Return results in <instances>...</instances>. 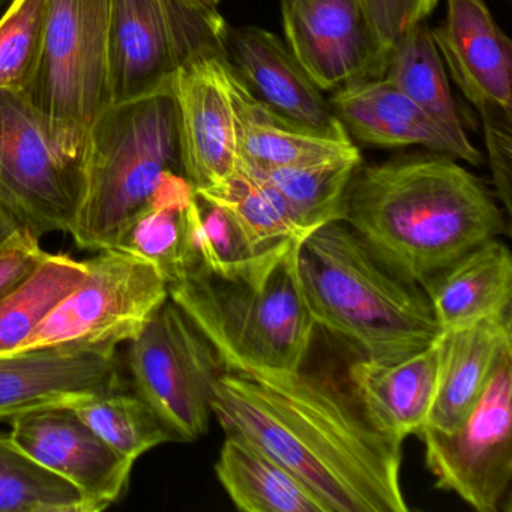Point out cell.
I'll list each match as a JSON object with an SVG mask.
<instances>
[{
  "instance_id": "cell-13",
  "label": "cell",
  "mask_w": 512,
  "mask_h": 512,
  "mask_svg": "<svg viewBox=\"0 0 512 512\" xmlns=\"http://www.w3.org/2000/svg\"><path fill=\"white\" fill-rule=\"evenodd\" d=\"M116 349L53 346L0 355V422L121 391Z\"/></svg>"
},
{
  "instance_id": "cell-37",
  "label": "cell",
  "mask_w": 512,
  "mask_h": 512,
  "mask_svg": "<svg viewBox=\"0 0 512 512\" xmlns=\"http://www.w3.org/2000/svg\"><path fill=\"white\" fill-rule=\"evenodd\" d=\"M203 4L209 5V7L212 8H218V5H220L221 0H202Z\"/></svg>"
},
{
  "instance_id": "cell-24",
  "label": "cell",
  "mask_w": 512,
  "mask_h": 512,
  "mask_svg": "<svg viewBox=\"0 0 512 512\" xmlns=\"http://www.w3.org/2000/svg\"><path fill=\"white\" fill-rule=\"evenodd\" d=\"M215 473L239 511L329 512L295 473L241 437L226 436Z\"/></svg>"
},
{
  "instance_id": "cell-26",
  "label": "cell",
  "mask_w": 512,
  "mask_h": 512,
  "mask_svg": "<svg viewBox=\"0 0 512 512\" xmlns=\"http://www.w3.org/2000/svg\"><path fill=\"white\" fill-rule=\"evenodd\" d=\"M86 260L47 253L37 268L0 298V355L22 349L32 332L85 278Z\"/></svg>"
},
{
  "instance_id": "cell-34",
  "label": "cell",
  "mask_w": 512,
  "mask_h": 512,
  "mask_svg": "<svg viewBox=\"0 0 512 512\" xmlns=\"http://www.w3.org/2000/svg\"><path fill=\"white\" fill-rule=\"evenodd\" d=\"M484 125L493 184L506 214L512 211V110L487 107L479 110Z\"/></svg>"
},
{
  "instance_id": "cell-27",
  "label": "cell",
  "mask_w": 512,
  "mask_h": 512,
  "mask_svg": "<svg viewBox=\"0 0 512 512\" xmlns=\"http://www.w3.org/2000/svg\"><path fill=\"white\" fill-rule=\"evenodd\" d=\"M383 77L455 139L470 143L430 28L416 25L398 41Z\"/></svg>"
},
{
  "instance_id": "cell-14",
  "label": "cell",
  "mask_w": 512,
  "mask_h": 512,
  "mask_svg": "<svg viewBox=\"0 0 512 512\" xmlns=\"http://www.w3.org/2000/svg\"><path fill=\"white\" fill-rule=\"evenodd\" d=\"M290 52L320 91L377 79L373 34L361 0H280Z\"/></svg>"
},
{
  "instance_id": "cell-9",
  "label": "cell",
  "mask_w": 512,
  "mask_h": 512,
  "mask_svg": "<svg viewBox=\"0 0 512 512\" xmlns=\"http://www.w3.org/2000/svg\"><path fill=\"white\" fill-rule=\"evenodd\" d=\"M82 283L59 302L23 344L119 346L136 338L169 299V283L152 263L118 250L86 260Z\"/></svg>"
},
{
  "instance_id": "cell-22",
  "label": "cell",
  "mask_w": 512,
  "mask_h": 512,
  "mask_svg": "<svg viewBox=\"0 0 512 512\" xmlns=\"http://www.w3.org/2000/svg\"><path fill=\"white\" fill-rule=\"evenodd\" d=\"M233 83L242 166L253 170L280 169L359 152L350 137L325 136L275 115L248 92L236 74Z\"/></svg>"
},
{
  "instance_id": "cell-31",
  "label": "cell",
  "mask_w": 512,
  "mask_h": 512,
  "mask_svg": "<svg viewBox=\"0 0 512 512\" xmlns=\"http://www.w3.org/2000/svg\"><path fill=\"white\" fill-rule=\"evenodd\" d=\"M107 445L136 463L143 454L172 442L154 410L134 392L115 391L71 407Z\"/></svg>"
},
{
  "instance_id": "cell-36",
  "label": "cell",
  "mask_w": 512,
  "mask_h": 512,
  "mask_svg": "<svg viewBox=\"0 0 512 512\" xmlns=\"http://www.w3.org/2000/svg\"><path fill=\"white\" fill-rule=\"evenodd\" d=\"M28 235L32 233L26 229L25 223L0 197V253Z\"/></svg>"
},
{
  "instance_id": "cell-15",
  "label": "cell",
  "mask_w": 512,
  "mask_h": 512,
  "mask_svg": "<svg viewBox=\"0 0 512 512\" xmlns=\"http://www.w3.org/2000/svg\"><path fill=\"white\" fill-rule=\"evenodd\" d=\"M10 425L14 442L76 485L95 512L109 508L127 491L134 461L107 445L71 407L28 413Z\"/></svg>"
},
{
  "instance_id": "cell-2",
  "label": "cell",
  "mask_w": 512,
  "mask_h": 512,
  "mask_svg": "<svg viewBox=\"0 0 512 512\" xmlns=\"http://www.w3.org/2000/svg\"><path fill=\"white\" fill-rule=\"evenodd\" d=\"M344 223L389 272L419 287L505 230L482 182L439 152L359 166Z\"/></svg>"
},
{
  "instance_id": "cell-38",
  "label": "cell",
  "mask_w": 512,
  "mask_h": 512,
  "mask_svg": "<svg viewBox=\"0 0 512 512\" xmlns=\"http://www.w3.org/2000/svg\"><path fill=\"white\" fill-rule=\"evenodd\" d=\"M7 2H11V0H0V7H4Z\"/></svg>"
},
{
  "instance_id": "cell-20",
  "label": "cell",
  "mask_w": 512,
  "mask_h": 512,
  "mask_svg": "<svg viewBox=\"0 0 512 512\" xmlns=\"http://www.w3.org/2000/svg\"><path fill=\"white\" fill-rule=\"evenodd\" d=\"M436 395L425 427L452 431L472 412L497 362L512 349L511 313L440 332Z\"/></svg>"
},
{
  "instance_id": "cell-33",
  "label": "cell",
  "mask_w": 512,
  "mask_h": 512,
  "mask_svg": "<svg viewBox=\"0 0 512 512\" xmlns=\"http://www.w3.org/2000/svg\"><path fill=\"white\" fill-rule=\"evenodd\" d=\"M439 0H361L373 34L377 79L385 76L398 41L436 10Z\"/></svg>"
},
{
  "instance_id": "cell-18",
  "label": "cell",
  "mask_w": 512,
  "mask_h": 512,
  "mask_svg": "<svg viewBox=\"0 0 512 512\" xmlns=\"http://www.w3.org/2000/svg\"><path fill=\"white\" fill-rule=\"evenodd\" d=\"M329 104L359 142L382 148L425 146L472 166L482 164L481 152L472 143L455 139L385 77L343 86L334 91Z\"/></svg>"
},
{
  "instance_id": "cell-28",
  "label": "cell",
  "mask_w": 512,
  "mask_h": 512,
  "mask_svg": "<svg viewBox=\"0 0 512 512\" xmlns=\"http://www.w3.org/2000/svg\"><path fill=\"white\" fill-rule=\"evenodd\" d=\"M188 220L190 268L199 265L226 280L268 274L293 245L299 244L296 242L284 250L262 253L251 245L226 209L197 193Z\"/></svg>"
},
{
  "instance_id": "cell-12",
  "label": "cell",
  "mask_w": 512,
  "mask_h": 512,
  "mask_svg": "<svg viewBox=\"0 0 512 512\" xmlns=\"http://www.w3.org/2000/svg\"><path fill=\"white\" fill-rule=\"evenodd\" d=\"M235 73L226 52L197 56L179 68L172 88L182 169L194 190L226 181L241 164Z\"/></svg>"
},
{
  "instance_id": "cell-35",
  "label": "cell",
  "mask_w": 512,
  "mask_h": 512,
  "mask_svg": "<svg viewBox=\"0 0 512 512\" xmlns=\"http://www.w3.org/2000/svg\"><path fill=\"white\" fill-rule=\"evenodd\" d=\"M47 251L41 247L40 239L28 235L0 253V298L13 289L26 275L31 274Z\"/></svg>"
},
{
  "instance_id": "cell-3",
  "label": "cell",
  "mask_w": 512,
  "mask_h": 512,
  "mask_svg": "<svg viewBox=\"0 0 512 512\" xmlns=\"http://www.w3.org/2000/svg\"><path fill=\"white\" fill-rule=\"evenodd\" d=\"M296 274L314 325L359 359L400 361L442 332L424 290L389 272L344 221L299 242Z\"/></svg>"
},
{
  "instance_id": "cell-8",
  "label": "cell",
  "mask_w": 512,
  "mask_h": 512,
  "mask_svg": "<svg viewBox=\"0 0 512 512\" xmlns=\"http://www.w3.org/2000/svg\"><path fill=\"white\" fill-rule=\"evenodd\" d=\"M128 343L134 392L176 442L202 437L211 421L215 382L226 371L205 335L169 298Z\"/></svg>"
},
{
  "instance_id": "cell-17",
  "label": "cell",
  "mask_w": 512,
  "mask_h": 512,
  "mask_svg": "<svg viewBox=\"0 0 512 512\" xmlns=\"http://www.w3.org/2000/svg\"><path fill=\"white\" fill-rule=\"evenodd\" d=\"M443 64L476 110H512V46L484 0H446L445 19L431 29Z\"/></svg>"
},
{
  "instance_id": "cell-25",
  "label": "cell",
  "mask_w": 512,
  "mask_h": 512,
  "mask_svg": "<svg viewBox=\"0 0 512 512\" xmlns=\"http://www.w3.org/2000/svg\"><path fill=\"white\" fill-rule=\"evenodd\" d=\"M359 166L361 154L355 152L302 166L247 169L275 191L296 229L307 238L326 224L344 221L347 190Z\"/></svg>"
},
{
  "instance_id": "cell-11",
  "label": "cell",
  "mask_w": 512,
  "mask_h": 512,
  "mask_svg": "<svg viewBox=\"0 0 512 512\" xmlns=\"http://www.w3.org/2000/svg\"><path fill=\"white\" fill-rule=\"evenodd\" d=\"M418 436L437 488L478 512L502 509L512 479V349L503 353L478 403L455 430L424 427Z\"/></svg>"
},
{
  "instance_id": "cell-10",
  "label": "cell",
  "mask_w": 512,
  "mask_h": 512,
  "mask_svg": "<svg viewBox=\"0 0 512 512\" xmlns=\"http://www.w3.org/2000/svg\"><path fill=\"white\" fill-rule=\"evenodd\" d=\"M110 0H49L43 52L26 98L59 121L91 128L113 104Z\"/></svg>"
},
{
  "instance_id": "cell-23",
  "label": "cell",
  "mask_w": 512,
  "mask_h": 512,
  "mask_svg": "<svg viewBox=\"0 0 512 512\" xmlns=\"http://www.w3.org/2000/svg\"><path fill=\"white\" fill-rule=\"evenodd\" d=\"M194 199L196 190L184 173H169L151 202L119 232L112 250L152 263L172 284L191 265L188 215Z\"/></svg>"
},
{
  "instance_id": "cell-21",
  "label": "cell",
  "mask_w": 512,
  "mask_h": 512,
  "mask_svg": "<svg viewBox=\"0 0 512 512\" xmlns=\"http://www.w3.org/2000/svg\"><path fill=\"white\" fill-rule=\"evenodd\" d=\"M440 331L511 313L512 257L488 239L421 284Z\"/></svg>"
},
{
  "instance_id": "cell-6",
  "label": "cell",
  "mask_w": 512,
  "mask_h": 512,
  "mask_svg": "<svg viewBox=\"0 0 512 512\" xmlns=\"http://www.w3.org/2000/svg\"><path fill=\"white\" fill-rule=\"evenodd\" d=\"M89 163V128L41 112L25 94L0 91V197L40 239L70 233Z\"/></svg>"
},
{
  "instance_id": "cell-32",
  "label": "cell",
  "mask_w": 512,
  "mask_h": 512,
  "mask_svg": "<svg viewBox=\"0 0 512 512\" xmlns=\"http://www.w3.org/2000/svg\"><path fill=\"white\" fill-rule=\"evenodd\" d=\"M49 0H11L0 19V91L26 94L43 52Z\"/></svg>"
},
{
  "instance_id": "cell-5",
  "label": "cell",
  "mask_w": 512,
  "mask_h": 512,
  "mask_svg": "<svg viewBox=\"0 0 512 512\" xmlns=\"http://www.w3.org/2000/svg\"><path fill=\"white\" fill-rule=\"evenodd\" d=\"M169 173H184L172 88L113 103L89 128L85 196L70 235L82 250H112Z\"/></svg>"
},
{
  "instance_id": "cell-16",
  "label": "cell",
  "mask_w": 512,
  "mask_h": 512,
  "mask_svg": "<svg viewBox=\"0 0 512 512\" xmlns=\"http://www.w3.org/2000/svg\"><path fill=\"white\" fill-rule=\"evenodd\" d=\"M226 56L238 79L266 109L307 130L349 139L329 101L277 35L257 26L229 28Z\"/></svg>"
},
{
  "instance_id": "cell-19",
  "label": "cell",
  "mask_w": 512,
  "mask_h": 512,
  "mask_svg": "<svg viewBox=\"0 0 512 512\" xmlns=\"http://www.w3.org/2000/svg\"><path fill=\"white\" fill-rule=\"evenodd\" d=\"M437 340L400 361L358 359L350 365L347 385L365 418L377 431L397 442L419 434L427 424L436 395Z\"/></svg>"
},
{
  "instance_id": "cell-7",
  "label": "cell",
  "mask_w": 512,
  "mask_h": 512,
  "mask_svg": "<svg viewBox=\"0 0 512 512\" xmlns=\"http://www.w3.org/2000/svg\"><path fill=\"white\" fill-rule=\"evenodd\" d=\"M227 31L217 8L202 0H110L113 103L170 88L191 59L226 52Z\"/></svg>"
},
{
  "instance_id": "cell-4",
  "label": "cell",
  "mask_w": 512,
  "mask_h": 512,
  "mask_svg": "<svg viewBox=\"0 0 512 512\" xmlns=\"http://www.w3.org/2000/svg\"><path fill=\"white\" fill-rule=\"evenodd\" d=\"M293 245L268 274L226 280L193 265L169 284V298L220 356L226 371L301 370L314 325L302 299Z\"/></svg>"
},
{
  "instance_id": "cell-1",
  "label": "cell",
  "mask_w": 512,
  "mask_h": 512,
  "mask_svg": "<svg viewBox=\"0 0 512 512\" xmlns=\"http://www.w3.org/2000/svg\"><path fill=\"white\" fill-rule=\"evenodd\" d=\"M212 415L304 481L329 512L409 511L400 472L403 443L377 431L349 385L317 373L224 371Z\"/></svg>"
},
{
  "instance_id": "cell-29",
  "label": "cell",
  "mask_w": 512,
  "mask_h": 512,
  "mask_svg": "<svg viewBox=\"0 0 512 512\" xmlns=\"http://www.w3.org/2000/svg\"><path fill=\"white\" fill-rule=\"evenodd\" d=\"M196 193L226 209L262 253L284 250L305 239L275 191L242 164L226 181Z\"/></svg>"
},
{
  "instance_id": "cell-30",
  "label": "cell",
  "mask_w": 512,
  "mask_h": 512,
  "mask_svg": "<svg viewBox=\"0 0 512 512\" xmlns=\"http://www.w3.org/2000/svg\"><path fill=\"white\" fill-rule=\"evenodd\" d=\"M0 512H95L82 491L0 434Z\"/></svg>"
}]
</instances>
